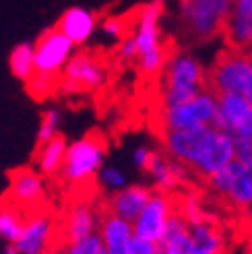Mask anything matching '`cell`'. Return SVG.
<instances>
[{
	"mask_svg": "<svg viewBox=\"0 0 252 254\" xmlns=\"http://www.w3.org/2000/svg\"><path fill=\"white\" fill-rule=\"evenodd\" d=\"M161 89V108H174L190 101L207 87L203 64L190 54H176L166 62Z\"/></svg>",
	"mask_w": 252,
	"mask_h": 254,
	"instance_id": "6da1fadb",
	"label": "cell"
},
{
	"mask_svg": "<svg viewBox=\"0 0 252 254\" xmlns=\"http://www.w3.org/2000/svg\"><path fill=\"white\" fill-rule=\"evenodd\" d=\"M163 15L161 2H149L138 10L136 27L132 33V40L136 46V64L143 74L155 77L163 70L168 62V52L161 44V31H159V19Z\"/></svg>",
	"mask_w": 252,
	"mask_h": 254,
	"instance_id": "7a4b0ae2",
	"label": "cell"
},
{
	"mask_svg": "<svg viewBox=\"0 0 252 254\" xmlns=\"http://www.w3.org/2000/svg\"><path fill=\"white\" fill-rule=\"evenodd\" d=\"M106 153H108V145L102 134L97 132L85 134L77 138V141L68 143L58 176L62 178V182L70 186L89 184L97 178V172L104 168Z\"/></svg>",
	"mask_w": 252,
	"mask_h": 254,
	"instance_id": "3957f363",
	"label": "cell"
},
{
	"mask_svg": "<svg viewBox=\"0 0 252 254\" xmlns=\"http://www.w3.org/2000/svg\"><path fill=\"white\" fill-rule=\"evenodd\" d=\"M207 87L213 93H232L252 101V64L246 52L228 48L207 72Z\"/></svg>",
	"mask_w": 252,
	"mask_h": 254,
	"instance_id": "277c9868",
	"label": "cell"
},
{
	"mask_svg": "<svg viewBox=\"0 0 252 254\" xmlns=\"http://www.w3.org/2000/svg\"><path fill=\"white\" fill-rule=\"evenodd\" d=\"M60 244L58 219L40 207L25 213V223L15 244L8 246L15 254H54Z\"/></svg>",
	"mask_w": 252,
	"mask_h": 254,
	"instance_id": "5b68a950",
	"label": "cell"
},
{
	"mask_svg": "<svg viewBox=\"0 0 252 254\" xmlns=\"http://www.w3.org/2000/svg\"><path fill=\"white\" fill-rule=\"evenodd\" d=\"M217 114V93L209 87L198 91L190 101L174 108H161L163 130H190L198 126H211Z\"/></svg>",
	"mask_w": 252,
	"mask_h": 254,
	"instance_id": "8992f818",
	"label": "cell"
},
{
	"mask_svg": "<svg viewBox=\"0 0 252 254\" xmlns=\"http://www.w3.org/2000/svg\"><path fill=\"white\" fill-rule=\"evenodd\" d=\"M228 8V0H180L182 23L186 31L198 42H207L221 33Z\"/></svg>",
	"mask_w": 252,
	"mask_h": 254,
	"instance_id": "52a82bcc",
	"label": "cell"
},
{
	"mask_svg": "<svg viewBox=\"0 0 252 254\" xmlns=\"http://www.w3.org/2000/svg\"><path fill=\"white\" fill-rule=\"evenodd\" d=\"M60 87L68 93H89L97 91L108 81V66L102 58L91 52L72 54L66 66L62 68Z\"/></svg>",
	"mask_w": 252,
	"mask_h": 254,
	"instance_id": "ba28073f",
	"label": "cell"
},
{
	"mask_svg": "<svg viewBox=\"0 0 252 254\" xmlns=\"http://www.w3.org/2000/svg\"><path fill=\"white\" fill-rule=\"evenodd\" d=\"M213 128L228 132L232 138H252V101L240 95L219 93Z\"/></svg>",
	"mask_w": 252,
	"mask_h": 254,
	"instance_id": "9c48e42d",
	"label": "cell"
},
{
	"mask_svg": "<svg viewBox=\"0 0 252 254\" xmlns=\"http://www.w3.org/2000/svg\"><path fill=\"white\" fill-rule=\"evenodd\" d=\"M6 200L17 205L25 213L44 207L46 200V184L44 176L35 168H19L8 176V190L4 194Z\"/></svg>",
	"mask_w": 252,
	"mask_h": 254,
	"instance_id": "30bf717a",
	"label": "cell"
},
{
	"mask_svg": "<svg viewBox=\"0 0 252 254\" xmlns=\"http://www.w3.org/2000/svg\"><path fill=\"white\" fill-rule=\"evenodd\" d=\"M72 54H74V46L58 29H50L33 46L35 72H46L58 77Z\"/></svg>",
	"mask_w": 252,
	"mask_h": 254,
	"instance_id": "8fae6325",
	"label": "cell"
},
{
	"mask_svg": "<svg viewBox=\"0 0 252 254\" xmlns=\"http://www.w3.org/2000/svg\"><path fill=\"white\" fill-rule=\"evenodd\" d=\"M209 132L211 126H198V128L190 130H163L161 145L170 159L182 163L186 168H192L205 147Z\"/></svg>",
	"mask_w": 252,
	"mask_h": 254,
	"instance_id": "7c38bea8",
	"label": "cell"
},
{
	"mask_svg": "<svg viewBox=\"0 0 252 254\" xmlns=\"http://www.w3.org/2000/svg\"><path fill=\"white\" fill-rule=\"evenodd\" d=\"M174 211H176L174 202L166 192H153L149 202L143 207V211L138 213V217L132 221V234L136 238H143L157 244Z\"/></svg>",
	"mask_w": 252,
	"mask_h": 254,
	"instance_id": "4fadbf2b",
	"label": "cell"
},
{
	"mask_svg": "<svg viewBox=\"0 0 252 254\" xmlns=\"http://www.w3.org/2000/svg\"><path fill=\"white\" fill-rule=\"evenodd\" d=\"M236 159L234 155V138L223 132V130H217L211 126V132L205 141V147L200 151L198 159L194 161V166L190 168L192 172H196L200 178H209L213 174L221 172L225 166H230V163Z\"/></svg>",
	"mask_w": 252,
	"mask_h": 254,
	"instance_id": "5bb4252c",
	"label": "cell"
},
{
	"mask_svg": "<svg viewBox=\"0 0 252 254\" xmlns=\"http://www.w3.org/2000/svg\"><path fill=\"white\" fill-rule=\"evenodd\" d=\"M221 33L232 50L246 52L252 48V0H232Z\"/></svg>",
	"mask_w": 252,
	"mask_h": 254,
	"instance_id": "9a60e30c",
	"label": "cell"
},
{
	"mask_svg": "<svg viewBox=\"0 0 252 254\" xmlns=\"http://www.w3.org/2000/svg\"><path fill=\"white\" fill-rule=\"evenodd\" d=\"M99 219H102V213H99L95 209V205H91L89 200H79V202H74V205H70V209L64 213L62 221H58L60 244L74 242V240L97 234Z\"/></svg>",
	"mask_w": 252,
	"mask_h": 254,
	"instance_id": "2e32d148",
	"label": "cell"
},
{
	"mask_svg": "<svg viewBox=\"0 0 252 254\" xmlns=\"http://www.w3.org/2000/svg\"><path fill=\"white\" fill-rule=\"evenodd\" d=\"M151 194H153V190L145 184H126L124 188L112 192L108 200V213L132 223L149 202Z\"/></svg>",
	"mask_w": 252,
	"mask_h": 254,
	"instance_id": "e0dca14e",
	"label": "cell"
},
{
	"mask_svg": "<svg viewBox=\"0 0 252 254\" xmlns=\"http://www.w3.org/2000/svg\"><path fill=\"white\" fill-rule=\"evenodd\" d=\"M186 170H188L186 166L170 159L166 153H159V151H151L147 168H145V172L153 178L157 192H166V194H168V190L180 186L188 178Z\"/></svg>",
	"mask_w": 252,
	"mask_h": 254,
	"instance_id": "ac0fdd59",
	"label": "cell"
},
{
	"mask_svg": "<svg viewBox=\"0 0 252 254\" xmlns=\"http://www.w3.org/2000/svg\"><path fill=\"white\" fill-rule=\"evenodd\" d=\"M95 27H97V21L91 10H87L83 6H72L60 17L56 29L72 46H83L91 40V35L95 33Z\"/></svg>",
	"mask_w": 252,
	"mask_h": 254,
	"instance_id": "d6986e66",
	"label": "cell"
},
{
	"mask_svg": "<svg viewBox=\"0 0 252 254\" xmlns=\"http://www.w3.org/2000/svg\"><path fill=\"white\" fill-rule=\"evenodd\" d=\"M97 234L102 238V246L106 254H126L128 252V244L132 240V223L120 219L112 213H104L99 219Z\"/></svg>",
	"mask_w": 252,
	"mask_h": 254,
	"instance_id": "ffe728a7",
	"label": "cell"
},
{
	"mask_svg": "<svg viewBox=\"0 0 252 254\" xmlns=\"http://www.w3.org/2000/svg\"><path fill=\"white\" fill-rule=\"evenodd\" d=\"M190 227V254H225V236L217 223L207 217L196 223H188Z\"/></svg>",
	"mask_w": 252,
	"mask_h": 254,
	"instance_id": "44dd1931",
	"label": "cell"
},
{
	"mask_svg": "<svg viewBox=\"0 0 252 254\" xmlns=\"http://www.w3.org/2000/svg\"><path fill=\"white\" fill-rule=\"evenodd\" d=\"M157 246L159 254H190V227L180 211H174L170 215Z\"/></svg>",
	"mask_w": 252,
	"mask_h": 254,
	"instance_id": "7402d4cb",
	"label": "cell"
},
{
	"mask_svg": "<svg viewBox=\"0 0 252 254\" xmlns=\"http://www.w3.org/2000/svg\"><path fill=\"white\" fill-rule=\"evenodd\" d=\"M66 138L62 134H56L54 138H50L46 143L37 145L35 151V170L42 176H58L62 161H64V153H66Z\"/></svg>",
	"mask_w": 252,
	"mask_h": 254,
	"instance_id": "603a6c76",
	"label": "cell"
},
{
	"mask_svg": "<svg viewBox=\"0 0 252 254\" xmlns=\"http://www.w3.org/2000/svg\"><path fill=\"white\" fill-rule=\"evenodd\" d=\"M223 198H228L234 207L238 209H250L252 207V186L248 182V176L244 170V163L234 159V172H232V180L228 184Z\"/></svg>",
	"mask_w": 252,
	"mask_h": 254,
	"instance_id": "cb8c5ba5",
	"label": "cell"
},
{
	"mask_svg": "<svg viewBox=\"0 0 252 254\" xmlns=\"http://www.w3.org/2000/svg\"><path fill=\"white\" fill-rule=\"evenodd\" d=\"M23 223H25V211L19 209L17 205H12L6 198L0 200V240L6 246L15 244V240L23 230Z\"/></svg>",
	"mask_w": 252,
	"mask_h": 254,
	"instance_id": "d4e9b609",
	"label": "cell"
},
{
	"mask_svg": "<svg viewBox=\"0 0 252 254\" xmlns=\"http://www.w3.org/2000/svg\"><path fill=\"white\" fill-rule=\"evenodd\" d=\"M8 66L10 72L15 74L19 81H27L35 72V62H33V46L29 42H23L12 48L8 56Z\"/></svg>",
	"mask_w": 252,
	"mask_h": 254,
	"instance_id": "484cf974",
	"label": "cell"
},
{
	"mask_svg": "<svg viewBox=\"0 0 252 254\" xmlns=\"http://www.w3.org/2000/svg\"><path fill=\"white\" fill-rule=\"evenodd\" d=\"M102 250H104V246H102L99 234H91L87 238L74 240V242H62L56 248L58 254H99Z\"/></svg>",
	"mask_w": 252,
	"mask_h": 254,
	"instance_id": "4316f807",
	"label": "cell"
},
{
	"mask_svg": "<svg viewBox=\"0 0 252 254\" xmlns=\"http://www.w3.org/2000/svg\"><path fill=\"white\" fill-rule=\"evenodd\" d=\"M27 85V93L35 99H46L52 95V91L58 85V77L54 74H46V72H33L31 77L25 81Z\"/></svg>",
	"mask_w": 252,
	"mask_h": 254,
	"instance_id": "83f0119b",
	"label": "cell"
},
{
	"mask_svg": "<svg viewBox=\"0 0 252 254\" xmlns=\"http://www.w3.org/2000/svg\"><path fill=\"white\" fill-rule=\"evenodd\" d=\"M60 122H62V114L56 108L46 110L42 114L40 128H37V143H46L56 134H60Z\"/></svg>",
	"mask_w": 252,
	"mask_h": 254,
	"instance_id": "f1b7e54d",
	"label": "cell"
},
{
	"mask_svg": "<svg viewBox=\"0 0 252 254\" xmlns=\"http://www.w3.org/2000/svg\"><path fill=\"white\" fill-rule=\"evenodd\" d=\"M97 180H99V184L104 186V190H108V192H116V190L126 186V176L116 166H104L102 170L97 172Z\"/></svg>",
	"mask_w": 252,
	"mask_h": 254,
	"instance_id": "f546056e",
	"label": "cell"
},
{
	"mask_svg": "<svg viewBox=\"0 0 252 254\" xmlns=\"http://www.w3.org/2000/svg\"><path fill=\"white\" fill-rule=\"evenodd\" d=\"M102 31L106 37H110V40L114 42H120L126 37V23L118 17H108L104 23H102Z\"/></svg>",
	"mask_w": 252,
	"mask_h": 254,
	"instance_id": "4dcf8cb0",
	"label": "cell"
},
{
	"mask_svg": "<svg viewBox=\"0 0 252 254\" xmlns=\"http://www.w3.org/2000/svg\"><path fill=\"white\" fill-rule=\"evenodd\" d=\"M234 155L244 166L252 163V138H234Z\"/></svg>",
	"mask_w": 252,
	"mask_h": 254,
	"instance_id": "1f68e13d",
	"label": "cell"
},
{
	"mask_svg": "<svg viewBox=\"0 0 252 254\" xmlns=\"http://www.w3.org/2000/svg\"><path fill=\"white\" fill-rule=\"evenodd\" d=\"M126 254H159V246L155 242H149V240L132 236L130 244H128V252Z\"/></svg>",
	"mask_w": 252,
	"mask_h": 254,
	"instance_id": "d6a6232c",
	"label": "cell"
},
{
	"mask_svg": "<svg viewBox=\"0 0 252 254\" xmlns=\"http://www.w3.org/2000/svg\"><path fill=\"white\" fill-rule=\"evenodd\" d=\"M118 56L122 60H136V46H134V40L132 35H126L124 40H120V48H118Z\"/></svg>",
	"mask_w": 252,
	"mask_h": 254,
	"instance_id": "836d02e7",
	"label": "cell"
},
{
	"mask_svg": "<svg viewBox=\"0 0 252 254\" xmlns=\"http://www.w3.org/2000/svg\"><path fill=\"white\" fill-rule=\"evenodd\" d=\"M151 151H153V149H149V147H145V145H138V147L134 149V153H132V163H134L138 170H143V172H145Z\"/></svg>",
	"mask_w": 252,
	"mask_h": 254,
	"instance_id": "e575fe53",
	"label": "cell"
},
{
	"mask_svg": "<svg viewBox=\"0 0 252 254\" xmlns=\"http://www.w3.org/2000/svg\"><path fill=\"white\" fill-rule=\"evenodd\" d=\"M244 170H246V176H248V182H250V186H252V163L244 166Z\"/></svg>",
	"mask_w": 252,
	"mask_h": 254,
	"instance_id": "d590c367",
	"label": "cell"
},
{
	"mask_svg": "<svg viewBox=\"0 0 252 254\" xmlns=\"http://www.w3.org/2000/svg\"><path fill=\"white\" fill-rule=\"evenodd\" d=\"M246 56H248V60H250V64H252V48H250V50H246Z\"/></svg>",
	"mask_w": 252,
	"mask_h": 254,
	"instance_id": "8d00e7d4",
	"label": "cell"
},
{
	"mask_svg": "<svg viewBox=\"0 0 252 254\" xmlns=\"http://www.w3.org/2000/svg\"><path fill=\"white\" fill-rule=\"evenodd\" d=\"M6 254H15V252H12V250H10V248H6Z\"/></svg>",
	"mask_w": 252,
	"mask_h": 254,
	"instance_id": "74e56055",
	"label": "cell"
},
{
	"mask_svg": "<svg viewBox=\"0 0 252 254\" xmlns=\"http://www.w3.org/2000/svg\"><path fill=\"white\" fill-rule=\"evenodd\" d=\"M99 254H106V250H102V252H99Z\"/></svg>",
	"mask_w": 252,
	"mask_h": 254,
	"instance_id": "f35d334b",
	"label": "cell"
},
{
	"mask_svg": "<svg viewBox=\"0 0 252 254\" xmlns=\"http://www.w3.org/2000/svg\"><path fill=\"white\" fill-rule=\"evenodd\" d=\"M155 2H163V0H155Z\"/></svg>",
	"mask_w": 252,
	"mask_h": 254,
	"instance_id": "ab89813d",
	"label": "cell"
},
{
	"mask_svg": "<svg viewBox=\"0 0 252 254\" xmlns=\"http://www.w3.org/2000/svg\"><path fill=\"white\" fill-rule=\"evenodd\" d=\"M248 254H252V248H250V252H248Z\"/></svg>",
	"mask_w": 252,
	"mask_h": 254,
	"instance_id": "60d3db41",
	"label": "cell"
},
{
	"mask_svg": "<svg viewBox=\"0 0 252 254\" xmlns=\"http://www.w3.org/2000/svg\"><path fill=\"white\" fill-rule=\"evenodd\" d=\"M228 2H230V4H232V0H228Z\"/></svg>",
	"mask_w": 252,
	"mask_h": 254,
	"instance_id": "b9f144b4",
	"label": "cell"
},
{
	"mask_svg": "<svg viewBox=\"0 0 252 254\" xmlns=\"http://www.w3.org/2000/svg\"><path fill=\"white\" fill-rule=\"evenodd\" d=\"M54 254H58V252H54Z\"/></svg>",
	"mask_w": 252,
	"mask_h": 254,
	"instance_id": "7bdbcfd3",
	"label": "cell"
}]
</instances>
